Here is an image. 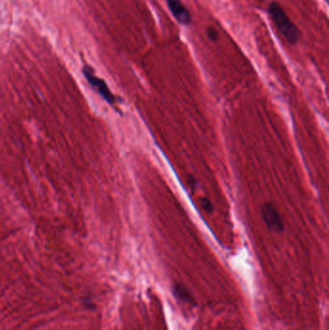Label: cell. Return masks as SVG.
<instances>
[{
    "label": "cell",
    "mask_w": 329,
    "mask_h": 330,
    "mask_svg": "<svg viewBox=\"0 0 329 330\" xmlns=\"http://www.w3.org/2000/svg\"><path fill=\"white\" fill-rule=\"evenodd\" d=\"M173 294L181 302L188 305H196V301L191 292L183 284L176 283L173 286Z\"/></svg>",
    "instance_id": "5b68a950"
},
{
    "label": "cell",
    "mask_w": 329,
    "mask_h": 330,
    "mask_svg": "<svg viewBox=\"0 0 329 330\" xmlns=\"http://www.w3.org/2000/svg\"><path fill=\"white\" fill-rule=\"evenodd\" d=\"M261 215L268 230L277 233L284 230V220L276 206L272 203H265L262 206Z\"/></svg>",
    "instance_id": "7a4b0ae2"
},
{
    "label": "cell",
    "mask_w": 329,
    "mask_h": 330,
    "mask_svg": "<svg viewBox=\"0 0 329 330\" xmlns=\"http://www.w3.org/2000/svg\"><path fill=\"white\" fill-rule=\"evenodd\" d=\"M201 201H202V205H203V207L205 208V210L207 212H211L212 209H213V206L211 205L210 201L206 198H202Z\"/></svg>",
    "instance_id": "52a82bcc"
},
{
    "label": "cell",
    "mask_w": 329,
    "mask_h": 330,
    "mask_svg": "<svg viewBox=\"0 0 329 330\" xmlns=\"http://www.w3.org/2000/svg\"><path fill=\"white\" fill-rule=\"evenodd\" d=\"M84 76L87 79L88 82L92 85V87L110 104L114 105L116 103V98L115 96L111 93V91L109 90L108 86L106 85V83L104 82L103 80L99 79L98 77H96L92 71L91 68L89 67H85L83 70Z\"/></svg>",
    "instance_id": "3957f363"
},
{
    "label": "cell",
    "mask_w": 329,
    "mask_h": 330,
    "mask_svg": "<svg viewBox=\"0 0 329 330\" xmlns=\"http://www.w3.org/2000/svg\"><path fill=\"white\" fill-rule=\"evenodd\" d=\"M174 18L182 24L187 25L191 22V15L181 0H166Z\"/></svg>",
    "instance_id": "277c9868"
},
{
    "label": "cell",
    "mask_w": 329,
    "mask_h": 330,
    "mask_svg": "<svg viewBox=\"0 0 329 330\" xmlns=\"http://www.w3.org/2000/svg\"><path fill=\"white\" fill-rule=\"evenodd\" d=\"M268 12L275 26L289 43L294 44L299 41L301 36L299 29L290 21L287 13L279 3L271 2L268 8Z\"/></svg>",
    "instance_id": "6da1fadb"
},
{
    "label": "cell",
    "mask_w": 329,
    "mask_h": 330,
    "mask_svg": "<svg viewBox=\"0 0 329 330\" xmlns=\"http://www.w3.org/2000/svg\"><path fill=\"white\" fill-rule=\"evenodd\" d=\"M206 35L210 41H215L218 40V33L213 28H208L206 31Z\"/></svg>",
    "instance_id": "8992f818"
}]
</instances>
